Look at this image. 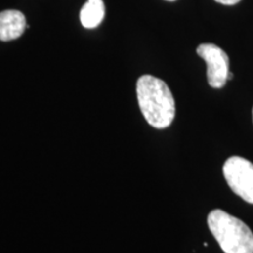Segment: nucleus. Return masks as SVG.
Returning a JSON list of instances; mask_svg holds the SVG:
<instances>
[{
  "label": "nucleus",
  "mask_w": 253,
  "mask_h": 253,
  "mask_svg": "<svg viewBox=\"0 0 253 253\" xmlns=\"http://www.w3.org/2000/svg\"><path fill=\"white\" fill-rule=\"evenodd\" d=\"M233 79V74L231 72H229V75H227V80H232Z\"/></svg>",
  "instance_id": "nucleus-8"
},
{
  "label": "nucleus",
  "mask_w": 253,
  "mask_h": 253,
  "mask_svg": "<svg viewBox=\"0 0 253 253\" xmlns=\"http://www.w3.org/2000/svg\"><path fill=\"white\" fill-rule=\"evenodd\" d=\"M167 1H175V0H167Z\"/></svg>",
  "instance_id": "nucleus-9"
},
{
  "label": "nucleus",
  "mask_w": 253,
  "mask_h": 253,
  "mask_svg": "<svg viewBox=\"0 0 253 253\" xmlns=\"http://www.w3.org/2000/svg\"><path fill=\"white\" fill-rule=\"evenodd\" d=\"M223 173L230 189L253 204V163L239 156H232L224 163Z\"/></svg>",
  "instance_id": "nucleus-3"
},
{
  "label": "nucleus",
  "mask_w": 253,
  "mask_h": 253,
  "mask_svg": "<svg viewBox=\"0 0 253 253\" xmlns=\"http://www.w3.org/2000/svg\"><path fill=\"white\" fill-rule=\"evenodd\" d=\"M197 54L208 66V82L212 88H223L229 75V56L214 43H202L197 47Z\"/></svg>",
  "instance_id": "nucleus-4"
},
{
  "label": "nucleus",
  "mask_w": 253,
  "mask_h": 253,
  "mask_svg": "<svg viewBox=\"0 0 253 253\" xmlns=\"http://www.w3.org/2000/svg\"><path fill=\"white\" fill-rule=\"evenodd\" d=\"M28 27L24 13L17 9L0 12V40L11 41L23 36Z\"/></svg>",
  "instance_id": "nucleus-5"
},
{
  "label": "nucleus",
  "mask_w": 253,
  "mask_h": 253,
  "mask_svg": "<svg viewBox=\"0 0 253 253\" xmlns=\"http://www.w3.org/2000/svg\"><path fill=\"white\" fill-rule=\"evenodd\" d=\"M252 119H253V108H252Z\"/></svg>",
  "instance_id": "nucleus-10"
},
{
  "label": "nucleus",
  "mask_w": 253,
  "mask_h": 253,
  "mask_svg": "<svg viewBox=\"0 0 253 253\" xmlns=\"http://www.w3.org/2000/svg\"><path fill=\"white\" fill-rule=\"evenodd\" d=\"M214 1L219 2V4H223V5H236L238 4L240 0H214Z\"/></svg>",
  "instance_id": "nucleus-7"
},
{
  "label": "nucleus",
  "mask_w": 253,
  "mask_h": 253,
  "mask_svg": "<svg viewBox=\"0 0 253 253\" xmlns=\"http://www.w3.org/2000/svg\"><path fill=\"white\" fill-rule=\"evenodd\" d=\"M106 7L103 0H87L80 11V20L84 28H95L103 21Z\"/></svg>",
  "instance_id": "nucleus-6"
},
{
  "label": "nucleus",
  "mask_w": 253,
  "mask_h": 253,
  "mask_svg": "<svg viewBox=\"0 0 253 253\" xmlns=\"http://www.w3.org/2000/svg\"><path fill=\"white\" fill-rule=\"evenodd\" d=\"M136 94L142 115L151 126L164 129L171 125L176 104L166 82L153 75H142L136 84Z\"/></svg>",
  "instance_id": "nucleus-1"
},
{
  "label": "nucleus",
  "mask_w": 253,
  "mask_h": 253,
  "mask_svg": "<svg viewBox=\"0 0 253 253\" xmlns=\"http://www.w3.org/2000/svg\"><path fill=\"white\" fill-rule=\"evenodd\" d=\"M208 225L225 253H253V233L239 218L216 209L209 213Z\"/></svg>",
  "instance_id": "nucleus-2"
}]
</instances>
